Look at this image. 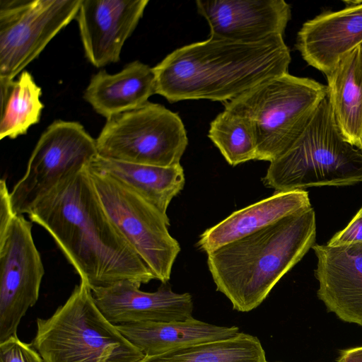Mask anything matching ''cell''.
I'll return each instance as SVG.
<instances>
[{
	"label": "cell",
	"instance_id": "cell-6",
	"mask_svg": "<svg viewBox=\"0 0 362 362\" xmlns=\"http://www.w3.org/2000/svg\"><path fill=\"white\" fill-rule=\"evenodd\" d=\"M327 95V86L288 73L223 104L224 110L250 122L256 141V160L271 162L299 137Z\"/></svg>",
	"mask_w": 362,
	"mask_h": 362
},
{
	"label": "cell",
	"instance_id": "cell-18",
	"mask_svg": "<svg viewBox=\"0 0 362 362\" xmlns=\"http://www.w3.org/2000/svg\"><path fill=\"white\" fill-rule=\"evenodd\" d=\"M156 93L153 69L134 61L118 73L100 70L94 74L83 97L95 112L107 119L144 105Z\"/></svg>",
	"mask_w": 362,
	"mask_h": 362
},
{
	"label": "cell",
	"instance_id": "cell-11",
	"mask_svg": "<svg viewBox=\"0 0 362 362\" xmlns=\"http://www.w3.org/2000/svg\"><path fill=\"white\" fill-rule=\"evenodd\" d=\"M44 274L32 223L16 214L0 230V343L17 336L21 320L38 300Z\"/></svg>",
	"mask_w": 362,
	"mask_h": 362
},
{
	"label": "cell",
	"instance_id": "cell-16",
	"mask_svg": "<svg viewBox=\"0 0 362 362\" xmlns=\"http://www.w3.org/2000/svg\"><path fill=\"white\" fill-rule=\"evenodd\" d=\"M323 12L303 23L296 48L310 65L327 75L349 52L362 44V1Z\"/></svg>",
	"mask_w": 362,
	"mask_h": 362
},
{
	"label": "cell",
	"instance_id": "cell-19",
	"mask_svg": "<svg viewBox=\"0 0 362 362\" xmlns=\"http://www.w3.org/2000/svg\"><path fill=\"white\" fill-rule=\"evenodd\" d=\"M116 326L144 356L158 355L193 344L226 339L240 333L236 326H218L193 317L182 321L139 322Z\"/></svg>",
	"mask_w": 362,
	"mask_h": 362
},
{
	"label": "cell",
	"instance_id": "cell-1",
	"mask_svg": "<svg viewBox=\"0 0 362 362\" xmlns=\"http://www.w3.org/2000/svg\"><path fill=\"white\" fill-rule=\"evenodd\" d=\"M27 214L49 233L90 289L156 279L106 213L88 165L66 175Z\"/></svg>",
	"mask_w": 362,
	"mask_h": 362
},
{
	"label": "cell",
	"instance_id": "cell-2",
	"mask_svg": "<svg viewBox=\"0 0 362 362\" xmlns=\"http://www.w3.org/2000/svg\"><path fill=\"white\" fill-rule=\"evenodd\" d=\"M291 60L283 35L257 42L209 37L173 51L153 68L156 93L170 103L198 99L223 103L288 74Z\"/></svg>",
	"mask_w": 362,
	"mask_h": 362
},
{
	"label": "cell",
	"instance_id": "cell-17",
	"mask_svg": "<svg viewBox=\"0 0 362 362\" xmlns=\"http://www.w3.org/2000/svg\"><path fill=\"white\" fill-rule=\"evenodd\" d=\"M312 209L305 190L276 192L235 211L199 236L197 246L206 254L259 231L290 215Z\"/></svg>",
	"mask_w": 362,
	"mask_h": 362
},
{
	"label": "cell",
	"instance_id": "cell-15",
	"mask_svg": "<svg viewBox=\"0 0 362 362\" xmlns=\"http://www.w3.org/2000/svg\"><path fill=\"white\" fill-rule=\"evenodd\" d=\"M317 297L342 321L362 326V243L341 246L315 244Z\"/></svg>",
	"mask_w": 362,
	"mask_h": 362
},
{
	"label": "cell",
	"instance_id": "cell-14",
	"mask_svg": "<svg viewBox=\"0 0 362 362\" xmlns=\"http://www.w3.org/2000/svg\"><path fill=\"white\" fill-rule=\"evenodd\" d=\"M207 21L210 37L240 42H257L283 35L291 17L284 0H215L195 1Z\"/></svg>",
	"mask_w": 362,
	"mask_h": 362
},
{
	"label": "cell",
	"instance_id": "cell-9",
	"mask_svg": "<svg viewBox=\"0 0 362 362\" xmlns=\"http://www.w3.org/2000/svg\"><path fill=\"white\" fill-rule=\"evenodd\" d=\"M98 156L94 139L77 122L56 120L41 134L22 178L10 192L16 214L30 208L66 175Z\"/></svg>",
	"mask_w": 362,
	"mask_h": 362
},
{
	"label": "cell",
	"instance_id": "cell-24",
	"mask_svg": "<svg viewBox=\"0 0 362 362\" xmlns=\"http://www.w3.org/2000/svg\"><path fill=\"white\" fill-rule=\"evenodd\" d=\"M208 136L232 166L256 160L252 125L239 115L224 110L211 122Z\"/></svg>",
	"mask_w": 362,
	"mask_h": 362
},
{
	"label": "cell",
	"instance_id": "cell-10",
	"mask_svg": "<svg viewBox=\"0 0 362 362\" xmlns=\"http://www.w3.org/2000/svg\"><path fill=\"white\" fill-rule=\"evenodd\" d=\"M82 0H1L0 79L11 80L77 15Z\"/></svg>",
	"mask_w": 362,
	"mask_h": 362
},
{
	"label": "cell",
	"instance_id": "cell-3",
	"mask_svg": "<svg viewBox=\"0 0 362 362\" xmlns=\"http://www.w3.org/2000/svg\"><path fill=\"white\" fill-rule=\"evenodd\" d=\"M315 238L312 208L208 253L216 290L226 296L233 310H254L312 248Z\"/></svg>",
	"mask_w": 362,
	"mask_h": 362
},
{
	"label": "cell",
	"instance_id": "cell-12",
	"mask_svg": "<svg viewBox=\"0 0 362 362\" xmlns=\"http://www.w3.org/2000/svg\"><path fill=\"white\" fill-rule=\"evenodd\" d=\"M139 288L134 282L121 281L91 291L102 314L115 325L182 321L192 317L193 300L189 293H175L168 282L154 292Z\"/></svg>",
	"mask_w": 362,
	"mask_h": 362
},
{
	"label": "cell",
	"instance_id": "cell-29",
	"mask_svg": "<svg viewBox=\"0 0 362 362\" xmlns=\"http://www.w3.org/2000/svg\"><path fill=\"white\" fill-rule=\"evenodd\" d=\"M275 362H282V361H275Z\"/></svg>",
	"mask_w": 362,
	"mask_h": 362
},
{
	"label": "cell",
	"instance_id": "cell-7",
	"mask_svg": "<svg viewBox=\"0 0 362 362\" xmlns=\"http://www.w3.org/2000/svg\"><path fill=\"white\" fill-rule=\"evenodd\" d=\"M187 144L180 116L148 101L107 118L96 139L99 156L161 167L180 164Z\"/></svg>",
	"mask_w": 362,
	"mask_h": 362
},
{
	"label": "cell",
	"instance_id": "cell-20",
	"mask_svg": "<svg viewBox=\"0 0 362 362\" xmlns=\"http://www.w3.org/2000/svg\"><path fill=\"white\" fill-rule=\"evenodd\" d=\"M327 98L344 138L362 151V51L346 54L327 75Z\"/></svg>",
	"mask_w": 362,
	"mask_h": 362
},
{
	"label": "cell",
	"instance_id": "cell-26",
	"mask_svg": "<svg viewBox=\"0 0 362 362\" xmlns=\"http://www.w3.org/2000/svg\"><path fill=\"white\" fill-rule=\"evenodd\" d=\"M362 243V208L349 224L327 243L329 246L349 245Z\"/></svg>",
	"mask_w": 362,
	"mask_h": 362
},
{
	"label": "cell",
	"instance_id": "cell-23",
	"mask_svg": "<svg viewBox=\"0 0 362 362\" xmlns=\"http://www.w3.org/2000/svg\"><path fill=\"white\" fill-rule=\"evenodd\" d=\"M138 362H269L259 339L240 332L221 340L174 349L163 354L144 356Z\"/></svg>",
	"mask_w": 362,
	"mask_h": 362
},
{
	"label": "cell",
	"instance_id": "cell-5",
	"mask_svg": "<svg viewBox=\"0 0 362 362\" xmlns=\"http://www.w3.org/2000/svg\"><path fill=\"white\" fill-rule=\"evenodd\" d=\"M33 347L45 362H138L142 351L102 314L81 281L47 319H37Z\"/></svg>",
	"mask_w": 362,
	"mask_h": 362
},
{
	"label": "cell",
	"instance_id": "cell-28",
	"mask_svg": "<svg viewBox=\"0 0 362 362\" xmlns=\"http://www.w3.org/2000/svg\"><path fill=\"white\" fill-rule=\"evenodd\" d=\"M361 51H362V44L361 45Z\"/></svg>",
	"mask_w": 362,
	"mask_h": 362
},
{
	"label": "cell",
	"instance_id": "cell-13",
	"mask_svg": "<svg viewBox=\"0 0 362 362\" xmlns=\"http://www.w3.org/2000/svg\"><path fill=\"white\" fill-rule=\"evenodd\" d=\"M148 0H82L76 16L86 56L96 67L119 60Z\"/></svg>",
	"mask_w": 362,
	"mask_h": 362
},
{
	"label": "cell",
	"instance_id": "cell-27",
	"mask_svg": "<svg viewBox=\"0 0 362 362\" xmlns=\"http://www.w3.org/2000/svg\"><path fill=\"white\" fill-rule=\"evenodd\" d=\"M337 362H362V346L341 350Z\"/></svg>",
	"mask_w": 362,
	"mask_h": 362
},
{
	"label": "cell",
	"instance_id": "cell-25",
	"mask_svg": "<svg viewBox=\"0 0 362 362\" xmlns=\"http://www.w3.org/2000/svg\"><path fill=\"white\" fill-rule=\"evenodd\" d=\"M0 362H45L33 346L21 341L17 336L0 343Z\"/></svg>",
	"mask_w": 362,
	"mask_h": 362
},
{
	"label": "cell",
	"instance_id": "cell-22",
	"mask_svg": "<svg viewBox=\"0 0 362 362\" xmlns=\"http://www.w3.org/2000/svg\"><path fill=\"white\" fill-rule=\"evenodd\" d=\"M0 139H15L39 122L44 107L42 90L27 71L16 80L0 79Z\"/></svg>",
	"mask_w": 362,
	"mask_h": 362
},
{
	"label": "cell",
	"instance_id": "cell-21",
	"mask_svg": "<svg viewBox=\"0 0 362 362\" xmlns=\"http://www.w3.org/2000/svg\"><path fill=\"white\" fill-rule=\"evenodd\" d=\"M89 165L124 184L167 216L170 202L182 191L185 182L184 170L180 164L161 167L98 156Z\"/></svg>",
	"mask_w": 362,
	"mask_h": 362
},
{
	"label": "cell",
	"instance_id": "cell-8",
	"mask_svg": "<svg viewBox=\"0 0 362 362\" xmlns=\"http://www.w3.org/2000/svg\"><path fill=\"white\" fill-rule=\"evenodd\" d=\"M88 170L111 221L156 279L167 283L180 251V244L168 231V216L109 174L89 165Z\"/></svg>",
	"mask_w": 362,
	"mask_h": 362
},
{
	"label": "cell",
	"instance_id": "cell-4",
	"mask_svg": "<svg viewBox=\"0 0 362 362\" xmlns=\"http://www.w3.org/2000/svg\"><path fill=\"white\" fill-rule=\"evenodd\" d=\"M262 182L276 192L362 182V151L342 136L327 95L299 137L270 162Z\"/></svg>",
	"mask_w": 362,
	"mask_h": 362
}]
</instances>
